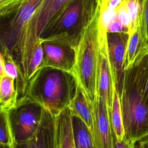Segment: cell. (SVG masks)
<instances>
[{
    "label": "cell",
    "instance_id": "6da1fadb",
    "mask_svg": "<svg viewBox=\"0 0 148 148\" xmlns=\"http://www.w3.org/2000/svg\"><path fill=\"white\" fill-rule=\"evenodd\" d=\"M44 0H25L18 10L1 19V52L6 51L13 57L18 76L17 90L25 92L29 83V68L36 50L34 23Z\"/></svg>",
    "mask_w": 148,
    "mask_h": 148
},
{
    "label": "cell",
    "instance_id": "7a4b0ae2",
    "mask_svg": "<svg viewBox=\"0 0 148 148\" xmlns=\"http://www.w3.org/2000/svg\"><path fill=\"white\" fill-rule=\"evenodd\" d=\"M148 76V53L124 71L119 96L125 136L135 142L148 136V109L145 92Z\"/></svg>",
    "mask_w": 148,
    "mask_h": 148
},
{
    "label": "cell",
    "instance_id": "3957f363",
    "mask_svg": "<svg viewBox=\"0 0 148 148\" xmlns=\"http://www.w3.org/2000/svg\"><path fill=\"white\" fill-rule=\"evenodd\" d=\"M101 11V1L98 0L96 9L84 28L79 44L75 49L76 61L73 76L92 108L99 97V23Z\"/></svg>",
    "mask_w": 148,
    "mask_h": 148
},
{
    "label": "cell",
    "instance_id": "277c9868",
    "mask_svg": "<svg viewBox=\"0 0 148 148\" xmlns=\"http://www.w3.org/2000/svg\"><path fill=\"white\" fill-rule=\"evenodd\" d=\"M76 89L77 82L71 73L42 67L30 79L24 97L39 103L56 117L68 107Z\"/></svg>",
    "mask_w": 148,
    "mask_h": 148
},
{
    "label": "cell",
    "instance_id": "5b68a950",
    "mask_svg": "<svg viewBox=\"0 0 148 148\" xmlns=\"http://www.w3.org/2000/svg\"><path fill=\"white\" fill-rule=\"evenodd\" d=\"M97 3L98 0H74L38 42H61L76 49Z\"/></svg>",
    "mask_w": 148,
    "mask_h": 148
},
{
    "label": "cell",
    "instance_id": "8992f818",
    "mask_svg": "<svg viewBox=\"0 0 148 148\" xmlns=\"http://www.w3.org/2000/svg\"><path fill=\"white\" fill-rule=\"evenodd\" d=\"M43 109L39 103L23 97L8 110L16 144L25 142L33 136L40 124Z\"/></svg>",
    "mask_w": 148,
    "mask_h": 148
},
{
    "label": "cell",
    "instance_id": "52a82bcc",
    "mask_svg": "<svg viewBox=\"0 0 148 148\" xmlns=\"http://www.w3.org/2000/svg\"><path fill=\"white\" fill-rule=\"evenodd\" d=\"M43 50V68L62 70L73 75L76 61L75 49L68 44L45 41L42 43Z\"/></svg>",
    "mask_w": 148,
    "mask_h": 148
},
{
    "label": "cell",
    "instance_id": "ba28073f",
    "mask_svg": "<svg viewBox=\"0 0 148 148\" xmlns=\"http://www.w3.org/2000/svg\"><path fill=\"white\" fill-rule=\"evenodd\" d=\"M92 110L93 128L91 135L95 148H113L114 137L106 103L98 97Z\"/></svg>",
    "mask_w": 148,
    "mask_h": 148
},
{
    "label": "cell",
    "instance_id": "9c48e42d",
    "mask_svg": "<svg viewBox=\"0 0 148 148\" xmlns=\"http://www.w3.org/2000/svg\"><path fill=\"white\" fill-rule=\"evenodd\" d=\"M129 35L126 33H108L110 61L114 83L119 96L121 93L124 77V62Z\"/></svg>",
    "mask_w": 148,
    "mask_h": 148
},
{
    "label": "cell",
    "instance_id": "30bf717a",
    "mask_svg": "<svg viewBox=\"0 0 148 148\" xmlns=\"http://www.w3.org/2000/svg\"><path fill=\"white\" fill-rule=\"evenodd\" d=\"M74 0H44L34 23V40L36 45L56 22L61 13Z\"/></svg>",
    "mask_w": 148,
    "mask_h": 148
},
{
    "label": "cell",
    "instance_id": "8fae6325",
    "mask_svg": "<svg viewBox=\"0 0 148 148\" xmlns=\"http://www.w3.org/2000/svg\"><path fill=\"white\" fill-rule=\"evenodd\" d=\"M14 148H57L56 117L44 108L35 134L29 140L16 144Z\"/></svg>",
    "mask_w": 148,
    "mask_h": 148
},
{
    "label": "cell",
    "instance_id": "7c38bea8",
    "mask_svg": "<svg viewBox=\"0 0 148 148\" xmlns=\"http://www.w3.org/2000/svg\"><path fill=\"white\" fill-rule=\"evenodd\" d=\"M148 53V41L139 25L129 34L124 62V71L131 68L139 58Z\"/></svg>",
    "mask_w": 148,
    "mask_h": 148
},
{
    "label": "cell",
    "instance_id": "4fadbf2b",
    "mask_svg": "<svg viewBox=\"0 0 148 148\" xmlns=\"http://www.w3.org/2000/svg\"><path fill=\"white\" fill-rule=\"evenodd\" d=\"M56 134L57 148H76L72 118L68 108L56 117Z\"/></svg>",
    "mask_w": 148,
    "mask_h": 148
},
{
    "label": "cell",
    "instance_id": "5bb4252c",
    "mask_svg": "<svg viewBox=\"0 0 148 148\" xmlns=\"http://www.w3.org/2000/svg\"><path fill=\"white\" fill-rule=\"evenodd\" d=\"M68 108L70 111L71 116L77 117L82 120L91 134L93 128L92 108L88 102L77 82L76 95Z\"/></svg>",
    "mask_w": 148,
    "mask_h": 148
},
{
    "label": "cell",
    "instance_id": "9a60e30c",
    "mask_svg": "<svg viewBox=\"0 0 148 148\" xmlns=\"http://www.w3.org/2000/svg\"><path fill=\"white\" fill-rule=\"evenodd\" d=\"M110 121L113 134L114 139L121 142L125 137L122 111L120 98L115 85L113 88L112 106L109 113Z\"/></svg>",
    "mask_w": 148,
    "mask_h": 148
},
{
    "label": "cell",
    "instance_id": "2e32d148",
    "mask_svg": "<svg viewBox=\"0 0 148 148\" xmlns=\"http://www.w3.org/2000/svg\"><path fill=\"white\" fill-rule=\"evenodd\" d=\"M1 109L9 110L16 104L18 95L14 85V79L6 75H0Z\"/></svg>",
    "mask_w": 148,
    "mask_h": 148
},
{
    "label": "cell",
    "instance_id": "e0dca14e",
    "mask_svg": "<svg viewBox=\"0 0 148 148\" xmlns=\"http://www.w3.org/2000/svg\"><path fill=\"white\" fill-rule=\"evenodd\" d=\"M76 148H95L92 135L87 127L79 118L72 116Z\"/></svg>",
    "mask_w": 148,
    "mask_h": 148
},
{
    "label": "cell",
    "instance_id": "ac0fdd59",
    "mask_svg": "<svg viewBox=\"0 0 148 148\" xmlns=\"http://www.w3.org/2000/svg\"><path fill=\"white\" fill-rule=\"evenodd\" d=\"M0 145L9 148H14L16 146L8 110L2 109L0 113Z\"/></svg>",
    "mask_w": 148,
    "mask_h": 148
},
{
    "label": "cell",
    "instance_id": "d6986e66",
    "mask_svg": "<svg viewBox=\"0 0 148 148\" xmlns=\"http://www.w3.org/2000/svg\"><path fill=\"white\" fill-rule=\"evenodd\" d=\"M25 1L0 0V14L1 19L5 18L16 12Z\"/></svg>",
    "mask_w": 148,
    "mask_h": 148
},
{
    "label": "cell",
    "instance_id": "ffe728a7",
    "mask_svg": "<svg viewBox=\"0 0 148 148\" xmlns=\"http://www.w3.org/2000/svg\"><path fill=\"white\" fill-rule=\"evenodd\" d=\"M43 60V50L42 43H38L35 51L32 58L29 68V82L38 70L42 68Z\"/></svg>",
    "mask_w": 148,
    "mask_h": 148
},
{
    "label": "cell",
    "instance_id": "44dd1931",
    "mask_svg": "<svg viewBox=\"0 0 148 148\" xmlns=\"http://www.w3.org/2000/svg\"><path fill=\"white\" fill-rule=\"evenodd\" d=\"M3 56L5 63V73L16 82L18 76V73L16 65L12 56L8 52H1Z\"/></svg>",
    "mask_w": 148,
    "mask_h": 148
},
{
    "label": "cell",
    "instance_id": "7402d4cb",
    "mask_svg": "<svg viewBox=\"0 0 148 148\" xmlns=\"http://www.w3.org/2000/svg\"><path fill=\"white\" fill-rule=\"evenodd\" d=\"M139 25L148 41V0H140Z\"/></svg>",
    "mask_w": 148,
    "mask_h": 148
},
{
    "label": "cell",
    "instance_id": "603a6c76",
    "mask_svg": "<svg viewBox=\"0 0 148 148\" xmlns=\"http://www.w3.org/2000/svg\"><path fill=\"white\" fill-rule=\"evenodd\" d=\"M116 11L117 13V20L123 27L128 29L129 34L131 27V19L127 8L123 1L121 4L117 8Z\"/></svg>",
    "mask_w": 148,
    "mask_h": 148
},
{
    "label": "cell",
    "instance_id": "cb8c5ba5",
    "mask_svg": "<svg viewBox=\"0 0 148 148\" xmlns=\"http://www.w3.org/2000/svg\"><path fill=\"white\" fill-rule=\"evenodd\" d=\"M128 29L123 27L120 23L116 20L108 28V33H126L128 34Z\"/></svg>",
    "mask_w": 148,
    "mask_h": 148
},
{
    "label": "cell",
    "instance_id": "d4e9b609",
    "mask_svg": "<svg viewBox=\"0 0 148 148\" xmlns=\"http://www.w3.org/2000/svg\"><path fill=\"white\" fill-rule=\"evenodd\" d=\"M136 142L124 137L121 141L118 142L114 139L113 148H135Z\"/></svg>",
    "mask_w": 148,
    "mask_h": 148
},
{
    "label": "cell",
    "instance_id": "484cf974",
    "mask_svg": "<svg viewBox=\"0 0 148 148\" xmlns=\"http://www.w3.org/2000/svg\"><path fill=\"white\" fill-rule=\"evenodd\" d=\"M123 0H103L105 8L109 10H115L121 4Z\"/></svg>",
    "mask_w": 148,
    "mask_h": 148
},
{
    "label": "cell",
    "instance_id": "4316f807",
    "mask_svg": "<svg viewBox=\"0 0 148 148\" xmlns=\"http://www.w3.org/2000/svg\"><path fill=\"white\" fill-rule=\"evenodd\" d=\"M135 148H148V139L144 138L138 142L135 146Z\"/></svg>",
    "mask_w": 148,
    "mask_h": 148
},
{
    "label": "cell",
    "instance_id": "83f0119b",
    "mask_svg": "<svg viewBox=\"0 0 148 148\" xmlns=\"http://www.w3.org/2000/svg\"><path fill=\"white\" fill-rule=\"evenodd\" d=\"M5 75V63L3 56L0 53V75Z\"/></svg>",
    "mask_w": 148,
    "mask_h": 148
},
{
    "label": "cell",
    "instance_id": "f1b7e54d",
    "mask_svg": "<svg viewBox=\"0 0 148 148\" xmlns=\"http://www.w3.org/2000/svg\"><path fill=\"white\" fill-rule=\"evenodd\" d=\"M145 103L147 106V108L148 109V76H147V82H146V90H145Z\"/></svg>",
    "mask_w": 148,
    "mask_h": 148
},
{
    "label": "cell",
    "instance_id": "f546056e",
    "mask_svg": "<svg viewBox=\"0 0 148 148\" xmlns=\"http://www.w3.org/2000/svg\"><path fill=\"white\" fill-rule=\"evenodd\" d=\"M0 148H9L8 147H6V146H3L2 145H0Z\"/></svg>",
    "mask_w": 148,
    "mask_h": 148
},
{
    "label": "cell",
    "instance_id": "4dcf8cb0",
    "mask_svg": "<svg viewBox=\"0 0 148 148\" xmlns=\"http://www.w3.org/2000/svg\"><path fill=\"white\" fill-rule=\"evenodd\" d=\"M146 138V139H148V136H147V137H146V138Z\"/></svg>",
    "mask_w": 148,
    "mask_h": 148
}]
</instances>
